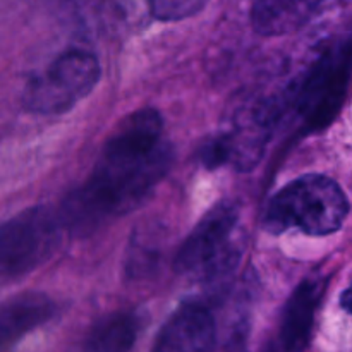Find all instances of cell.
<instances>
[{"label": "cell", "mask_w": 352, "mask_h": 352, "mask_svg": "<svg viewBox=\"0 0 352 352\" xmlns=\"http://www.w3.org/2000/svg\"><path fill=\"white\" fill-rule=\"evenodd\" d=\"M333 0H254L251 21L263 36H282L305 28Z\"/></svg>", "instance_id": "obj_9"}, {"label": "cell", "mask_w": 352, "mask_h": 352, "mask_svg": "<svg viewBox=\"0 0 352 352\" xmlns=\"http://www.w3.org/2000/svg\"><path fill=\"white\" fill-rule=\"evenodd\" d=\"M322 294L323 284L311 278L301 282L292 292L280 325V344L285 352H301L308 346Z\"/></svg>", "instance_id": "obj_10"}, {"label": "cell", "mask_w": 352, "mask_h": 352, "mask_svg": "<svg viewBox=\"0 0 352 352\" xmlns=\"http://www.w3.org/2000/svg\"><path fill=\"white\" fill-rule=\"evenodd\" d=\"M140 316L133 311L107 315L91 327L82 352H131L140 336Z\"/></svg>", "instance_id": "obj_11"}, {"label": "cell", "mask_w": 352, "mask_h": 352, "mask_svg": "<svg viewBox=\"0 0 352 352\" xmlns=\"http://www.w3.org/2000/svg\"><path fill=\"white\" fill-rule=\"evenodd\" d=\"M62 223L43 206H31L0 226V282L26 277L54 254Z\"/></svg>", "instance_id": "obj_3"}, {"label": "cell", "mask_w": 352, "mask_h": 352, "mask_svg": "<svg viewBox=\"0 0 352 352\" xmlns=\"http://www.w3.org/2000/svg\"><path fill=\"white\" fill-rule=\"evenodd\" d=\"M217 325L210 309L201 302H184L165 322L151 352H213Z\"/></svg>", "instance_id": "obj_7"}, {"label": "cell", "mask_w": 352, "mask_h": 352, "mask_svg": "<svg viewBox=\"0 0 352 352\" xmlns=\"http://www.w3.org/2000/svg\"><path fill=\"white\" fill-rule=\"evenodd\" d=\"M239 222V208L232 201L217 203L205 213L175 254L179 274L213 278L234 261L232 234Z\"/></svg>", "instance_id": "obj_5"}, {"label": "cell", "mask_w": 352, "mask_h": 352, "mask_svg": "<svg viewBox=\"0 0 352 352\" xmlns=\"http://www.w3.org/2000/svg\"><path fill=\"white\" fill-rule=\"evenodd\" d=\"M208 0H148V7L158 21H182L198 14Z\"/></svg>", "instance_id": "obj_12"}, {"label": "cell", "mask_w": 352, "mask_h": 352, "mask_svg": "<svg viewBox=\"0 0 352 352\" xmlns=\"http://www.w3.org/2000/svg\"><path fill=\"white\" fill-rule=\"evenodd\" d=\"M349 215L346 192L333 179L302 175L272 196L265 212V229L272 234L299 230L309 236L337 232Z\"/></svg>", "instance_id": "obj_2"}, {"label": "cell", "mask_w": 352, "mask_h": 352, "mask_svg": "<svg viewBox=\"0 0 352 352\" xmlns=\"http://www.w3.org/2000/svg\"><path fill=\"white\" fill-rule=\"evenodd\" d=\"M351 78L349 41L327 52L298 91V109L311 129H323L340 112Z\"/></svg>", "instance_id": "obj_6"}, {"label": "cell", "mask_w": 352, "mask_h": 352, "mask_svg": "<svg viewBox=\"0 0 352 352\" xmlns=\"http://www.w3.org/2000/svg\"><path fill=\"white\" fill-rule=\"evenodd\" d=\"M57 315V305L43 292H21L0 302V352Z\"/></svg>", "instance_id": "obj_8"}, {"label": "cell", "mask_w": 352, "mask_h": 352, "mask_svg": "<svg viewBox=\"0 0 352 352\" xmlns=\"http://www.w3.org/2000/svg\"><path fill=\"white\" fill-rule=\"evenodd\" d=\"M102 67L95 55L69 50L31 79L24 91V103L41 116H58L86 98L98 85Z\"/></svg>", "instance_id": "obj_4"}, {"label": "cell", "mask_w": 352, "mask_h": 352, "mask_svg": "<svg viewBox=\"0 0 352 352\" xmlns=\"http://www.w3.org/2000/svg\"><path fill=\"white\" fill-rule=\"evenodd\" d=\"M172 165L170 144L157 110L141 109L105 143L88 181L67 196L58 215L74 234L95 232L140 206Z\"/></svg>", "instance_id": "obj_1"}]
</instances>
